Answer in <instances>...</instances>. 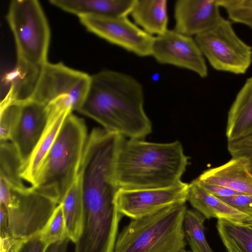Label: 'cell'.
<instances>
[{"instance_id":"1","label":"cell","mask_w":252,"mask_h":252,"mask_svg":"<svg viewBox=\"0 0 252 252\" xmlns=\"http://www.w3.org/2000/svg\"><path fill=\"white\" fill-rule=\"evenodd\" d=\"M144 103L143 88L137 79L123 72L105 70L91 75L87 94L77 111L109 132L144 139L152 130Z\"/></svg>"},{"instance_id":"2","label":"cell","mask_w":252,"mask_h":252,"mask_svg":"<svg viewBox=\"0 0 252 252\" xmlns=\"http://www.w3.org/2000/svg\"><path fill=\"white\" fill-rule=\"evenodd\" d=\"M189 163L181 143L125 139L117 155L115 174L119 188H166L181 181Z\"/></svg>"},{"instance_id":"3","label":"cell","mask_w":252,"mask_h":252,"mask_svg":"<svg viewBox=\"0 0 252 252\" xmlns=\"http://www.w3.org/2000/svg\"><path fill=\"white\" fill-rule=\"evenodd\" d=\"M88 136L84 120L72 112L69 114L40 167L32 189L61 204L78 177Z\"/></svg>"},{"instance_id":"4","label":"cell","mask_w":252,"mask_h":252,"mask_svg":"<svg viewBox=\"0 0 252 252\" xmlns=\"http://www.w3.org/2000/svg\"><path fill=\"white\" fill-rule=\"evenodd\" d=\"M185 204L133 219L118 234L113 252H182L187 241Z\"/></svg>"},{"instance_id":"5","label":"cell","mask_w":252,"mask_h":252,"mask_svg":"<svg viewBox=\"0 0 252 252\" xmlns=\"http://www.w3.org/2000/svg\"><path fill=\"white\" fill-rule=\"evenodd\" d=\"M7 20L16 46L13 74L21 79L34 76L48 62L50 31L42 8L36 0H13Z\"/></svg>"},{"instance_id":"6","label":"cell","mask_w":252,"mask_h":252,"mask_svg":"<svg viewBox=\"0 0 252 252\" xmlns=\"http://www.w3.org/2000/svg\"><path fill=\"white\" fill-rule=\"evenodd\" d=\"M202 54L216 70L245 74L252 63V48L223 17L215 27L194 37Z\"/></svg>"},{"instance_id":"7","label":"cell","mask_w":252,"mask_h":252,"mask_svg":"<svg viewBox=\"0 0 252 252\" xmlns=\"http://www.w3.org/2000/svg\"><path fill=\"white\" fill-rule=\"evenodd\" d=\"M90 80L91 76L84 72L61 63L47 62L41 68L27 99L47 105L56 99L69 96L78 111L85 99Z\"/></svg>"},{"instance_id":"8","label":"cell","mask_w":252,"mask_h":252,"mask_svg":"<svg viewBox=\"0 0 252 252\" xmlns=\"http://www.w3.org/2000/svg\"><path fill=\"white\" fill-rule=\"evenodd\" d=\"M57 204L32 188H11L7 208L9 232L15 238L26 239L39 233L52 215Z\"/></svg>"},{"instance_id":"9","label":"cell","mask_w":252,"mask_h":252,"mask_svg":"<svg viewBox=\"0 0 252 252\" xmlns=\"http://www.w3.org/2000/svg\"><path fill=\"white\" fill-rule=\"evenodd\" d=\"M189 184L182 181L166 188L129 189L120 188L116 203L119 211L132 220L188 201Z\"/></svg>"},{"instance_id":"10","label":"cell","mask_w":252,"mask_h":252,"mask_svg":"<svg viewBox=\"0 0 252 252\" xmlns=\"http://www.w3.org/2000/svg\"><path fill=\"white\" fill-rule=\"evenodd\" d=\"M81 24L90 32L139 57L152 55L154 36L126 17L82 16Z\"/></svg>"},{"instance_id":"11","label":"cell","mask_w":252,"mask_h":252,"mask_svg":"<svg viewBox=\"0 0 252 252\" xmlns=\"http://www.w3.org/2000/svg\"><path fill=\"white\" fill-rule=\"evenodd\" d=\"M151 56L160 64L189 70L201 78L208 76L205 58L195 39L174 30L154 37Z\"/></svg>"},{"instance_id":"12","label":"cell","mask_w":252,"mask_h":252,"mask_svg":"<svg viewBox=\"0 0 252 252\" xmlns=\"http://www.w3.org/2000/svg\"><path fill=\"white\" fill-rule=\"evenodd\" d=\"M13 100L19 110L10 141L18 151L24 169L46 128L49 112L47 104L33 99Z\"/></svg>"},{"instance_id":"13","label":"cell","mask_w":252,"mask_h":252,"mask_svg":"<svg viewBox=\"0 0 252 252\" xmlns=\"http://www.w3.org/2000/svg\"><path fill=\"white\" fill-rule=\"evenodd\" d=\"M218 0H178L174 5V30L196 36L216 26L222 19Z\"/></svg>"},{"instance_id":"14","label":"cell","mask_w":252,"mask_h":252,"mask_svg":"<svg viewBox=\"0 0 252 252\" xmlns=\"http://www.w3.org/2000/svg\"><path fill=\"white\" fill-rule=\"evenodd\" d=\"M188 201L206 219L216 218L237 223H246L252 218L232 207L202 187L195 179L189 184Z\"/></svg>"},{"instance_id":"15","label":"cell","mask_w":252,"mask_h":252,"mask_svg":"<svg viewBox=\"0 0 252 252\" xmlns=\"http://www.w3.org/2000/svg\"><path fill=\"white\" fill-rule=\"evenodd\" d=\"M136 0H51V4L78 16L126 17Z\"/></svg>"},{"instance_id":"16","label":"cell","mask_w":252,"mask_h":252,"mask_svg":"<svg viewBox=\"0 0 252 252\" xmlns=\"http://www.w3.org/2000/svg\"><path fill=\"white\" fill-rule=\"evenodd\" d=\"M202 183L222 186L236 192L252 194V176L239 159L232 158L220 166L204 171L196 179Z\"/></svg>"},{"instance_id":"17","label":"cell","mask_w":252,"mask_h":252,"mask_svg":"<svg viewBox=\"0 0 252 252\" xmlns=\"http://www.w3.org/2000/svg\"><path fill=\"white\" fill-rule=\"evenodd\" d=\"M225 134L228 141L252 135V76L247 78L229 108Z\"/></svg>"},{"instance_id":"18","label":"cell","mask_w":252,"mask_h":252,"mask_svg":"<svg viewBox=\"0 0 252 252\" xmlns=\"http://www.w3.org/2000/svg\"><path fill=\"white\" fill-rule=\"evenodd\" d=\"M49 118L46 128L23 169L21 176L23 180L34 183L40 167L53 146L65 119L71 110L58 112L49 110Z\"/></svg>"},{"instance_id":"19","label":"cell","mask_w":252,"mask_h":252,"mask_svg":"<svg viewBox=\"0 0 252 252\" xmlns=\"http://www.w3.org/2000/svg\"><path fill=\"white\" fill-rule=\"evenodd\" d=\"M130 15L137 26L152 36L168 30L166 0H136Z\"/></svg>"},{"instance_id":"20","label":"cell","mask_w":252,"mask_h":252,"mask_svg":"<svg viewBox=\"0 0 252 252\" xmlns=\"http://www.w3.org/2000/svg\"><path fill=\"white\" fill-rule=\"evenodd\" d=\"M61 204L67 236L75 244L81 235L84 219L81 183L79 174Z\"/></svg>"},{"instance_id":"21","label":"cell","mask_w":252,"mask_h":252,"mask_svg":"<svg viewBox=\"0 0 252 252\" xmlns=\"http://www.w3.org/2000/svg\"><path fill=\"white\" fill-rule=\"evenodd\" d=\"M217 228L228 252H252V229L223 220H218Z\"/></svg>"},{"instance_id":"22","label":"cell","mask_w":252,"mask_h":252,"mask_svg":"<svg viewBox=\"0 0 252 252\" xmlns=\"http://www.w3.org/2000/svg\"><path fill=\"white\" fill-rule=\"evenodd\" d=\"M0 177H2L12 189H24L21 174L24 164L18 151L10 140L0 141Z\"/></svg>"},{"instance_id":"23","label":"cell","mask_w":252,"mask_h":252,"mask_svg":"<svg viewBox=\"0 0 252 252\" xmlns=\"http://www.w3.org/2000/svg\"><path fill=\"white\" fill-rule=\"evenodd\" d=\"M205 217L195 209H187L184 219L186 238L191 252H213L204 233Z\"/></svg>"},{"instance_id":"24","label":"cell","mask_w":252,"mask_h":252,"mask_svg":"<svg viewBox=\"0 0 252 252\" xmlns=\"http://www.w3.org/2000/svg\"><path fill=\"white\" fill-rule=\"evenodd\" d=\"M40 234L48 246L68 238L61 204L57 205Z\"/></svg>"},{"instance_id":"25","label":"cell","mask_w":252,"mask_h":252,"mask_svg":"<svg viewBox=\"0 0 252 252\" xmlns=\"http://www.w3.org/2000/svg\"><path fill=\"white\" fill-rule=\"evenodd\" d=\"M0 140H10L17 120L19 107L15 100L4 97L0 102Z\"/></svg>"},{"instance_id":"26","label":"cell","mask_w":252,"mask_h":252,"mask_svg":"<svg viewBox=\"0 0 252 252\" xmlns=\"http://www.w3.org/2000/svg\"><path fill=\"white\" fill-rule=\"evenodd\" d=\"M227 149L232 157L240 160L252 176V135L228 141Z\"/></svg>"},{"instance_id":"27","label":"cell","mask_w":252,"mask_h":252,"mask_svg":"<svg viewBox=\"0 0 252 252\" xmlns=\"http://www.w3.org/2000/svg\"><path fill=\"white\" fill-rule=\"evenodd\" d=\"M218 198L234 209L252 218V194H239Z\"/></svg>"},{"instance_id":"28","label":"cell","mask_w":252,"mask_h":252,"mask_svg":"<svg viewBox=\"0 0 252 252\" xmlns=\"http://www.w3.org/2000/svg\"><path fill=\"white\" fill-rule=\"evenodd\" d=\"M40 233L25 239L18 252H45L49 246L42 239Z\"/></svg>"},{"instance_id":"29","label":"cell","mask_w":252,"mask_h":252,"mask_svg":"<svg viewBox=\"0 0 252 252\" xmlns=\"http://www.w3.org/2000/svg\"><path fill=\"white\" fill-rule=\"evenodd\" d=\"M197 182L202 187H203L208 192L218 197H226L236 194H243L236 192L234 190H233L231 189L222 186L214 184L202 183H200L198 181Z\"/></svg>"},{"instance_id":"30","label":"cell","mask_w":252,"mask_h":252,"mask_svg":"<svg viewBox=\"0 0 252 252\" xmlns=\"http://www.w3.org/2000/svg\"><path fill=\"white\" fill-rule=\"evenodd\" d=\"M25 240L15 238L10 235L0 237V252H18Z\"/></svg>"},{"instance_id":"31","label":"cell","mask_w":252,"mask_h":252,"mask_svg":"<svg viewBox=\"0 0 252 252\" xmlns=\"http://www.w3.org/2000/svg\"><path fill=\"white\" fill-rule=\"evenodd\" d=\"M218 3L223 9L233 8L252 10V0H218Z\"/></svg>"},{"instance_id":"32","label":"cell","mask_w":252,"mask_h":252,"mask_svg":"<svg viewBox=\"0 0 252 252\" xmlns=\"http://www.w3.org/2000/svg\"><path fill=\"white\" fill-rule=\"evenodd\" d=\"M0 237H2L10 235V234L7 208L4 204H0Z\"/></svg>"},{"instance_id":"33","label":"cell","mask_w":252,"mask_h":252,"mask_svg":"<svg viewBox=\"0 0 252 252\" xmlns=\"http://www.w3.org/2000/svg\"><path fill=\"white\" fill-rule=\"evenodd\" d=\"M11 187L4 179L0 177V204L6 206L10 202Z\"/></svg>"},{"instance_id":"34","label":"cell","mask_w":252,"mask_h":252,"mask_svg":"<svg viewBox=\"0 0 252 252\" xmlns=\"http://www.w3.org/2000/svg\"><path fill=\"white\" fill-rule=\"evenodd\" d=\"M68 238L63 241L52 244L47 248L45 252H67Z\"/></svg>"},{"instance_id":"35","label":"cell","mask_w":252,"mask_h":252,"mask_svg":"<svg viewBox=\"0 0 252 252\" xmlns=\"http://www.w3.org/2000/svg\"><path fill=\"white\" fill-rule=\"evenodd\" d=\"M246 226H247V227L252 229V221L250 222H248V223H244Z\"/></svg>"},{"instance_id":"36","label":"cell","mask_w":252,"mask_h":252,"mask_svg":"<svg viewBox=\"0 0 252 252\" xmlns=\"http://www.w3.org/2000/svg\"><path fill=\"white\" fill-rule=\"evenodd\" d=\"M182 252H191V251H188L187 250H185L183 251H182Z\"/></svg>"}]
</instances>
